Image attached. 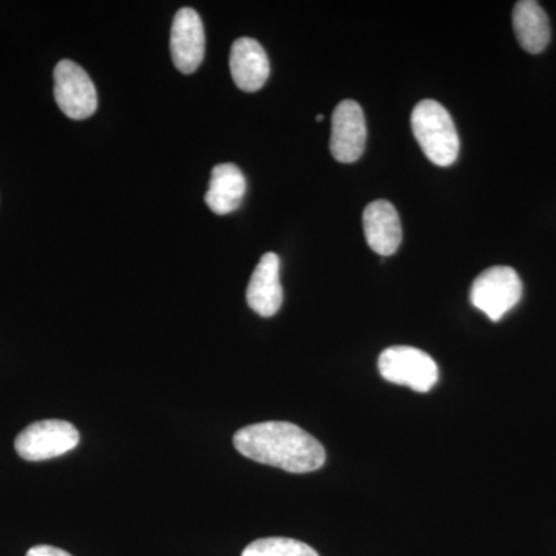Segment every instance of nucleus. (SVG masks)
<instances>
[{
    "label": "nucleus",
    "instance_id": "nucleus-12",
    "mask_svg": "<svg viewBox=\"0 0 556 556\" xmlns=\"http://www.w3.org/2000/svg\"><path fill=\"white\" fill-rule=\"evenodd\" d=\"M247 178L236 164H218L212 170L206 204L214 214L228 215L240 207L247 195Z\"/></svg>",
    "mask_w": 556,
    "mask_h": 556
},
{
    "label": "nucleus",
    "instance_id": "nucleus-13",
    "mask_svg": "<svg viewBox=\"0 0 556 556\" xmlns=\"http://www.w3.org/2000/svg\"><path fill=\"white\" fill-rule=\"evenodd\" d=\"M514 30L519 46L529 53H541L551 42V24L535 0H521L514 9Z\"/></svg>",
    "mask_w": 556,
    "mask_h": 556
},
{
    "label": "nucleus",
    "instance_id": "nucleus-9",
    "mask_svg": "<svg viewBox=\"0 0 556 556\" xmlns=\"http://www.w3.org/2000/svg\"><path fill=\"white\" fill-rule=\"evenodd\" d=\"M249 308L258 316H276L283 303V288L280 283V258L274 252H266L260 258L257 268L248 285Z\"/></svg>",
    "mask_w": 556,
    "mask_h": 556
},
{
    "label": "nucleus",
    "instance_id": "nucleus-2",
    "mask_svg": "<svg viewBox=\"0 0 556 556\" xmlns=\"http://www.w3.org/2000/svg\"><path fill=\"white\" fill-rule=\"evenodd\" d=\"M412 129L431 163L441 167L455 163L459 155V137L444 105L433 100L420 101L412 113Z\"/></svg>",
    "mask_w": 556,
    "mask_h": 556
},
{
    "label": "nucleus",
    "instance_id": "nucleus-15",
    "mask_svg": "<svg viewBox=\"0 0 556 556\" xmlns=\"http://www.w3.org/2000/svg\"><path fill=\"white\" fill-rule=\"evenodd\" d=\"M27 556H72L68 552L53 546H36L27 552Z\"/></svg>",
    "mask_w": 556,
    "mask_h": 556
},
{
    "label": "nucleus",
    "instance_id": "nucleus-5",
    "mask_svg": "<svg viewBox=\"0 0 556 556\" xmlns=\"http://www.w3.org/2000/svg\"><path fill=\"white\" fill-rule=\"evenodd\" d=\"M79 444V431L67 420L49 419L31 424L16 438L14 447L25 460L53 459Z\"/></svg>",
    "mask_w": 556,
    "mask_h": 556
},
{
    "label": "nucleus",
    "instance_id": "nucleus-10",
    "mask_svg": "<svg viewBox=\"0 0 556 556\" xmlns=\"http://www.w3.org/2000/svg\"><path fill=\"white\" fill-rule=\"evenodd\" d=\"M364 232L368 247L388 257L401 247L402 226L396 207L387 200L369 203L364 211Z\"/></svg>",
    "mask_w": 556,
    "mask_h": 556
},
{
    "label": "nucleus",
    "instance_id": "nucleus-4",
    "mask_svg": "<svg viewBox=\"0 0 556 556\" xmlns=\"http://www.w3.org/2000/svg\"><path fill=\"white\" fill-rule=\"evenodd\" d=\"M379 372L388 382L427 393L437 386L439 369L422 350L413 346H391L380 354Z\"/></svg>",
    "mask_w": 556,
    "mask_h": 556
},
{
    "label": "nucleus",
    "instance_id": "nucleus-7",
    "mask_svg": "<svg viewBox=\"0 0 556 556\" xmlns=\"http://www.w3.org/2000/svg\"><path fill=\"white\" fill-rule=\"evenodd\" d=\"M331 126L332 156L346 164L361 159L367 146V121L361 105L351 100L340 102L332 112Z\"/></svg>",
    "mask_w": 556,
    "mask_h": 556
},
{
    "label": "nucleus",
    "instance_id": "nucleus-6",
    "mask_svg": "<svg viewBox=\"0 0 556 556\" xmlns=\"http://www.w3.org/2000/svg\"><path fill=\"white\" fill-rule=\"evenodd\" d=\"M54 100L70 119H86L98 109L93 80L76 62L64 60L54 68Z\"/></svg>",
    "mask_w": 556,
    "mask_h": 556
},
{
    "label": "nucleus",
    "instance_id": "nucleus-11",
    "mask_svg": "<svg viewBox=\"0 0 556 556\" xmlns=\"http://www.w3.org/2000/svg\"><path fill=\"white\" fill-rule=\"evenodd\" d=\"M230 75L243 91H257L269 78L268 54L255 39L240 38L230 49Z\"/></svg>",
    "mask_w": 556,
    "mask_h": 556
},
{
    "label": "nucleus",
    "instance_id": "nucleus-16",
    "mask_svg": "<svg viewBox=\"0 0 556 556\" xmlns=\"http://www.w3.org/2000/svg\"><path fill=\"white\" fill-rule=\"evenodd\" d=\"M316 121H317V123H320V121H324V115H317Z\"/></svg>",
    "mask_w": 556,
    "mask_h": 556
},
{
    "label": "nucleus",
    "instance_id": "nucleus-8",
    "mask_svg": "<svg viewBox=\"0 0 556 556\" xmlns=\"http://www.w3.org/2000/svg\"><path fill=\"white\" fill-rule=\"evenodd\" d=\"M170 51L175 67L185 75L197 72L204 60L206 36L199 13L181 9L175 14L170 31Z\"/></svg>",
    "mask_w": 556,
    "mask_h": 556
},
{
    "label": "nucleus",
    "instance_id": "nucleus-3",
    "mask_svg": "<svg viewBox=\"0 0 556 556\" xmlns=\"http://www.w3.org/2000/svg\"><path fill=\"white\" fill-rule=\"evenodd\" d=\"M522 299V281L510 266H493L471 285L470 300L492 321H500Z\"/></svg>",
    "mask_w": 556,
    "mask_h": 556
},
{
    "label": "nucleus",
    "instance_id": "nucleus-14",
    "mask_svg": "<svg viewBox=\"0 0 556 556\" xmlns=\"http://www.w3.org/2000/svg\"><path fill=\"white\" fill-rule=\"evenodd\" d=\"M241 556H318V554L308 544L291 538H262L249 544Z\"/></svg>",
    "mask_w": 556,
    "mask_h": 556
},
{
    "label": "nucleus",
    "instance_id": "nucleus-1",
    "mask_svg": "<svg viewBox=\"0 0 556 556\" xmlns=\"http://www.w3.org/2000/svg\"><path fill=\"white\" fill-rule=\"evenodd\" d=\"M233 445L241 455L289 473H309L327 460L324 445L303 428L289 422H262L240 428Z\"/></svg>",
    "mask_w": 556,
    "mask_h": 556
}]
</instances>
